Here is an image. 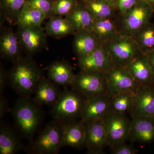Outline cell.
<instances>
[{
    "instance_id": "6da1fadb",
    "label": "cell",
    "mask_w": 154,
    "mask_h": 154,
    "mask_svg": "<svg viewBox=\"0 0 154 154\" xmlns=\"http://www.w3.org/2000/svg\"><path fill=\"white\" fill-rule=\"evenodd\" d=\"M8 72V82L21 96L29 97L34 93L42 76L39 66L30 57H22L13 63Z\"/></svg>"
},
{
    "instance_id": "7a4b0ae2",
    "label": "cell",
    "mask_w": 154,
    "mask_h": 154,
    "mask_svg": "<svg viewBox=\"0 0 154 154\" xmlns=\"http://www.w3.org/2000/svg\"><path fill=\"white\" fill-rule=\"evenodd\" d=\"M40 106L28 97L21 96L12 109L17 128L28 139H32L41 124L42 114Z\"/></svg>"
},
{
    "instance_id": "3957f363",
    "label": "cell",
    "mask_w": 154,
    "mask_h": 154,
    "mask_svg": "<svg viewBox=\"0 0 154 154\" xmlns=\"http://www.w3.org/2000/svg\"><path fill=\"white\" fill-rule=\"evenodd\" d=\"M104 45L113 65L118 66L126 67L143 53L133 37L121 32Z\"/></svg>"
},
{
    "instance_id": "277c9868",
    "label": "cell",
    "mask_w": 154,
    "mask_h": 154,
    "mask_svg": "<svg viewBox=\"0 0 154 154\" xmlns=\"http://www.w3.org/2000/svg\"><path fill=\"white\" fill-rule=\"evenodd\" d=\"M85 99L84 96L72 89L62 91L52 107L53 117L63 122L76 120L81 116Z\"/></svg>"
},
{
    "instance_id": "5b68a950",
    "label": "cell",
    "mask_w": 154,
    "mask_h": 154,
    "mask_svg": "<svg viewBox=\"0 0 154 154\" xmlns=\"http://www.w3.org/2000/svg\"><path fill=\"white\" fill-rule=\"evenodd\" d=\"M63 122L54 119L48 123L32 143V152L38 154H56L62 148Z\"/></svg>"
},
{
    "instance_id": "8992f818",
    "label": "cell",
    "mask_w": 154,
    "mask_h": 154,
    "mask_svg": "<svg viewBox=\"0 0 154 154\" xmlns=\"http://www.w3.org/2000/svg\"><path fill=\"white\" fill-rule=\"evenodd\" d=\"M154 8L143 0H140L134 6L121 15V33L132 36L150 22Z\"/></svg>"
},
{
    "instance_id": "52a82bcc",
    "label": "cell",
    "mask_w": 154,
    "mask_h": 154,
    "mask_svg": "<svg viewBox=\"0 0 154 154\" xmlns=\"http://www.w3.org/2000/svg\"><path fill=\"white\" fill-rule=\"evenodd\" d=\"M108 146L114 147L129 140L131 119L126 114L110 111L103 118Z\"/></svg>"
},
{
    "instance_id": "ba28073f",
    "label": "cell",
    "mask_w": 154,
    "mask_h": 154,
    "mask_svg": "<svg viewBox=\"0 0 154 154\" xmlns=\"http://www.w3.org/2000/svg\"><path fill=\"white\" fill-rule=\"evenodd\" d=\"M71 87L85 98L108 95L105 73H102L80 71Z\"/></svg>"
},
{
    "instance_id": "9c48e42d",
    "label": "cell",
    "mask_w": 154,
    "mask_h": 154,
    "mask_svg": "<svg viewBox=\"0 0 154 154\" xmlns=\"http://www.w3.org/2000/svg\"><path fill=\"white\" fill-rule=\"evenodd\" d=\"M107 94L135 92L139 86L125 67L113 65L105 73Z\"/></svg>"
},
{
    "instance_id": "30bf717a",
    "label": "cell",
    "mask_w": 154,
    "mask_h": 154,
    "mask_svg": "<svg viewBox=\"0 0 154 154\" xmlns=\"http://www.w3.org/2000/svg\"><path fill=\"white\" fill-rule=\"evenodd\" d=\"M22 47L29 55L39 52L47 46V34L41 26L18 28L17 32Z\"/></svg>"
},
{
    "instance_id": "8fae6325",
    "label": "cell",
    "mask_w": 154,
    "mask_h": 154,
    "mask_svg": "<svg viewBox=\"0 0 154 154\" xmlns=\"http://www.w3.org/2000/svg\"><path fill=\"white\" fill-rule=\"evenodd\" d=\"M80 71L105 73L114 65L104 45H100L93 52L78 59Z\"/></svg>"
},
{
    "instance_id": "7c38bea8",
    "label": "cell",
    "mask_w": 154,
    "mask_h": 154,
    "mask_svg": "<svg viewBox=\"0 0 154 154\" xmlns=\"http://www.w3.org/2000/svg\"><path fill=\"white\" fill-rule=\"evenodd\" d=\"M110 111V97L99 95L85 98L80 119L84 123L104 118Z\"/></svg>"
},
{
    "instance_id": "4fadbf2b",
    "label": "cell",
    "mask_w": 154,
    "mask_h": 154,
    "mask_svg": "<svg viewBox=\"0 0 154 154\" xmlns=\"http://www.w3.org/2000/svg\"><path fill=\"white\" fill-rule=\"evenodd\" d=\"M85 125V147L88 153L102 154L104 148L108 146L103 118Z\"/></svg>"
},
{
    "instance_id": "5bb4252c",
    "label": "cell",
    "mask_w": 154,
    "mask_h": 154,
    "mask_svg": "<svg viewBox=\"0 0 154 154\" xmlns=\"http://www.w3.org/2000/svg\"><path fill=\"white\" fill-rule=\"evenodd\" d=\"M131 116L129 140L141 144L154 140V118L148 116Z\"/></svg>"
},
{
    "instance_id": "9a60e30c",
    "label": "cell",
    "mask_w": 154,
    "mask_h": 154,
    "mask_svg": "<svg viewBox=\"0 0 154 154\" xmlns=\"http://www.w3.org/2000/svg\"><path fill=\"white\" fill-rule=\"evenodd\" d=\"M131 116L154 118V85L139 86L136 91Z\"/></svg>"
},
{
    "instance_id": "2e32d148",
    "label": "cell",
    "mask_w": 154,
    "mask_h": 154,
    "mask_svg": "<svg viewBox=\"0 0 154 154\" xmlns=\"http://www.w3.org/2000/svg\"><path fill=\"white\" fill-rule=\"evenodd\" d=\"M22 48L17 32L11 27H2L0 36V54L4 59L15 62L22 57Z\"/></svg>"
},
{
    "instance_id": "e0dca14e",
    "label": "cell",
    "mask_w": 154,
    "mask_h": 154,
    "mask_svg": "<svg viewBox=\"0 0 154 154\" xmlns=\"http://www.w3.org/2000/svg\"><path fill=\"white\" fill-rule=\"evenodd\" d=\"M86 125L81 120L63 122L62 147L79 149L85 146Z\"/></svg>"
},
{
    "instance_id": "ac0fdd59",
    "label": "cell",
    "mask_w": 154,
    "mask_h": 154,
    "mask_svg": "<svg viewBox=\"0 0 154 154\" xmlns=\"http://www.w3.org/2000/svg\"><path fill=\"white\" fill-rule=\"evenodd\" d=\"M139 86L153 85L151 69L147 57L142 53L125 67Z\"/></svg>"
},
{
    "instance_id": "d6986e66",
    "label": "cell",
    "mask_w": 154,
    "mask_h": 154,
    "mask_svg": "<svg viewBox=\"0 0 154 154\" xmlns=\"http://www.w3.org/2000/svg\"><path fill=\"white\" fill-rule=\"evenodd\" d=\"M58 87L48 78L42 77L33 93V102L39 106L53 107L62 92Z\"/></svg>"
},
{
    "instance_id": "ffe728a7",
    "label": "cell",
    "mask_w": 154,
    "mask_h": 154,
    "mask_svg": "<svg viewBox=\"0 0 154 154\" xmlns=\"http://www.w3.org/2000/svg\"><path fill=\"white\" fill-rule=\"evenodd\" d=\"M48 78L58 86H71L75 75L72 67L64 60L54 62L47 69Z\"/></svg>"
},
{
    "instance_id": "44dd1931",
    "label": "cell",
    "mask_w": 154,
    "mask_h": 154,
    "mask_svg": "<svg viewBox=\"0 0 154 154\" xmlns=\"http://www.w3.org/2000/svg\"><path fill=\"white\" fill-rule=\"evenodd\" d=\"M100 45L90 30L76 32L74 35L73 49L78 59L90 54Z\"/></svg>"
},
{
    "instance_id": "7402d4cb",
    "label": "cell",
    "mask_w": 154,
    "mask_h": 154,
    "mask_svg": "<svg viewBox=\"0 0 154 154\" xmlns=\"http://www.w3.org/2000/svg\"><path fill=\"white\" fill-rule=\"evenodd\" d=\"M76 32L90 30L95 21L82 0H79L73 11L65 17Z\"/></svg>"
},
{
    "instance_id": "603a6c76",
    "label": "cell",
    "mask_w": 154,
    "mask_h": 154,
    "mask_svg": "<svg viewBox=\"0 0 154 154\" xmlns=\"http://www.w3.org/2000/svg\"><path fill=\"white\" fill-rule=\"evenodd\" d=\"M113 18L95 20L90 29L100 44H106L120 32Z\"/></svg>"
},
{
    "instance_id": "cb8c5ba5",
    "label": "cell",
    "mask_w": 154,
    "mask_h": 154,
    "mask_svg": "<svg viewBox=\"0 0 154 154\" xmlns=\"http://www.w3.org/2000/svg\"><path fill=\"white\" fill-rule=\"evenodd\" d=\"M45 31L47 36L55 38L74 35L76 32L75 28L66 18L54 15L49 18Z\"/></svg>"
},
{
    "instance_id": "d4e9b609",
    "label": "cell",
    "mask_w": 154,
    "mask_h": 154,
    "mask_svg": "<svg viewBox=\"0 0 154 154\" xmlns=\"http://www.w3.org/2000/svg\"><path fill=\"white\" fill-rule=\"evenodd\" d=\"M23 149V145L11 127L1 124L0 154H15Z\"/></svg>"
},
{
    "instance_id": "484cf974",
    "label": "cell",
    "mask_w": 154,
    "mask_h": 154,
    "mask_svg": "<svg viewBox=\"0 0 154 154\" xmlns=\"http://www.w3.org/2000/svg\"><path fill=\"white\" fill-rule=\"evenodd\" d=\"M94 20L112 18L117 11L115 6L105 0H82Z\"/></svg>"
},
{
    "instance_id": "4316f807",
    "label": "cell",
    "mask_w": 154,
    "mask_h": 154,
    "mask_svg": "<svg viewBox=\"0 0 154 154\" xmlns=\"http://www.w3.org/2000/svg\"><path fill=\"white\" fill-rule=\"evenodd\" d=\"M45 19L46 17L44 14L29 7L25 3L18 17L16 25L18 28L40 26Z\"/></svg>"
},
{
    "instance_id": "83f0119b",
    "label": "cell",
    "mask_w": 154,
    "mask_h": 154,
    "mask_svg": "<svg viewBox=\"0 0 154 154\" xmlns=\"http://www.w3.org/2000/svg\"><path fill=\"white\" fill-rule=\"evenodd\" d=\"M26 0H0L1 19L11 24H16Z\"/></svg>"
},
{
    "instance_id": "f1b7e54d",
    "label": "cell",
    "mask_w": 154,
    "mask_h": 154,
    "mask_svg": "<svg viewBox=\"0 0 154 154\" xmlns=\"http://www.w3.org/2000/svg\"><path fill=\"white\" fill-rule=\"evenodd\" d=\"M142 52L146 54L154 51V24L150 22L132 36Z\"/></svg>"
},
{
    "instance_id": "f546056e",
    "label": "cell",
    "mask_w": 154,
    "mask_h": 154,
    "mask_svg": "<svg viewBox=\"0 0 154 154\" xmlns=\"http://www.w3.org/2000/svg\"><path fill=\"white\" fill-rule=\"evenodd\" d=\"M135 93L124 92L109 96L110 111L120 114L130 113L132 107Z\"/></svg>"
},
{
    "instance_id": "4dcf8cb0",
    "label": "cell",
    "mask_w": 154,
    "mask_h": 154,
    "mask_svg": "<svg viewBox=\"0 0 154 154\" xmlns=\"http://www.w3.org/2000/svg\"><path fill=\"white\" fill-rule=\"evenodd\" d=\"M79 0H55L53 7L54 15L65 17L73 11Z\"/></svg>"
},
{
    "instance_id": "1f68e13d",
    "label": "cell",
    "mask_w": 154,
    "mask_h": 154,
    "mask_svg": "<svg viewBox=\"0 0 154 154\" xmlns=\"http://www.w3.org/2000/svg\"><path fill=\"white\" fill-rule=\"evenodd\" d=\"M54 0H26V3L29 7L40 11L46 18L54 15L53 13Z\"/></svg>"
},
{
    "instance_id": "d6a6232c",
    "label": "cell",
    "mask_w": 154,
    "mask_h": 154,
    "mask_svg": "<svg viewBox=\"0 0 154 154\" xmlns=\"http://www.w3.org/2000/svg\"><path fill=\"white\" fill-rule=\"evenodd\" d=\"M140 0H116V8L122 15L132 8Z\"/></svg>"
},
{
    "instance_id": "836d02e7",
    "label": "cell",
    "mask_w": 154,
    "mask_h": 154,
    "mask_svg": "<svg viewBox=\"0 0 154 154\" xmlns=\"http://www.w3.org/2000/svg\"><path fill=\"white\" fill-rule=\"evenodd\" d=\"M111 153L113 154H136L138 150L131 145L125 143L112 148Z\"/></svg>"
},
{
    "instance_id": "e575fe53",
    "label": "cell",
    "mask_w": 154,
    "mask_h": 154,
    "mask_svg": "<svg viewBox=\"0 0 154 154\" xmlns=\"http://www.w3.org/2000/svg\"><path fill=\"white\" fill-rule=\"evenodd\" d=\"M8 82V72L1 63L0 66V95H3L5 88Z\"/></svg>"
},
{
    "instance_id": "d590c367",
    "label": "cell",
    "mask_w": 154,
    "mask_h": 154,
    "mask_svg": "<svg viewBox=\"0 0 154 154\" xmlns=\"http://www.w3.org/2000/svg\"><path fill=\"white\" fill-rule=\"evenodd\" d=\"M9 111L8 101L3 95H0V118L2 119Z\"/></svg>"
},
{
    "instance_id": "8d00e7d4",
    "label": "cell",
    "mask_w": 154,
    "mask_h": 154,
    "mask_svg": "<svg viewBox=\"0 0 154 154\" xmlns=\"http://www.w3.org/2000/svg\"><path fill=\"white\" fill-rule=\"evenodd\" d=\"M151 69L152 76L153 85H154V51L146 54Z\"/></svg>"
},
{
    "instance_id": "74e56055",
    "label": "cell",
    "mask_w": 154,
    "mask_h": 154,
    "mask_svg": "<svg viewBox=\"0 0 154 154\" xmlns=\"http://www.w3.org/2000/svg\"><path fill=\"white\" fill-rule=\"evenodd\" d=\"M143 1L150 5L154 8V0H143Z\"/></svg>"
},
{
    "instance_id": "f35d334b",
    "label": "cell",
    "mask_w": 154,
    "mask_h": 154,
    "mask_svg": "<svg viewBox=\"0 0 154 154\" xmlns=\"http://www.w3.org/2000/svg\"><path fill=\"white\" fill-rule=\"evenodd\" d=\"M105 1H107L108 2L110 3V4L116 7V0H105Z\"/></svg>"
},
{
    "instance_id": "ab89813d",
    "label": "cell",
    "mask_w": 154,
    "mask_h": 154,
    "mask_svg": "<svg viewBox=\"0 0 154 154\" xmlns=\"http://www.w3.org/2000/svg\"><path fill=\"white\" fill-rule=\"evenodd\" d=\"M54 1H55V0H54Z\"/></svg>"
}]
</instances>
